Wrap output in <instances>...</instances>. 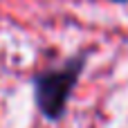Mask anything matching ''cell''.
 <instances>
[{"instance_id": "cell-1", "label": "cell", "mask_w": 128, "mask_h": 128, "mask_svg": "<svg viewBox=\"0 0 128 128\" xmlns=\"http://www.w3.org/2000/svg\"><path fill=\"white\" fill-rule=\"evenodd\" d=\"M86 58L79 56L74 61H70L68 65H63L61 70H52V72H43L34 79V90H36V106L38 110L47 117V119H58L65 112L68 99L72 88L79 81V74L83 70Z\"/></svg>"}, {"instance_id": "cell-2", "label": "cell", "mask_w": 128, "mask_h": 128, "mask_svg": "<svg viewBox=\"0 0 128 128\" xmlns=\"http://www.w3.org/2000/svg\"><path fill=\"white\" fill-rule=\"evenodd\" d=\"M115 2H126V0H115Z\"/></svg>"}]
</instances>
